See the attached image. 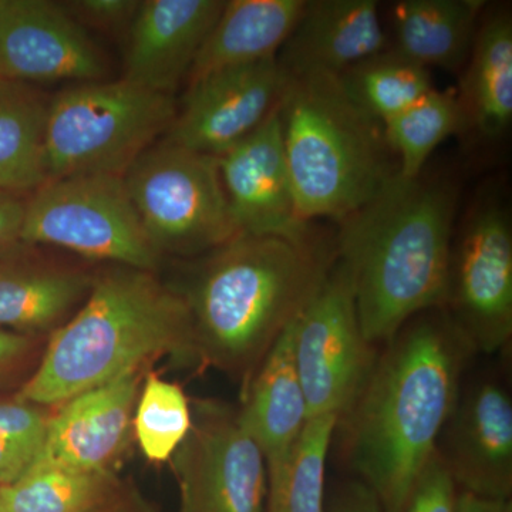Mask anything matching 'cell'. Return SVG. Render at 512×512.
Segmentation results:
<instances>
[{
    "mask_svg": "<svg viewBox=\"0 0 512 512\" xmlns=\"http://www.w3.org/2000/svg\"><path fill=\"white\" fill-rule=\"evenodd\" d=\"M443 309L414 316L380 346L362 392L336 424L343 463L400 512L421 468L437 450L476 357Z\"/></svg>",
    "mask_w": 512,
    "mask_h": 512,
    "instance_id": "6da1fadb",
    "label": "cell"
},
{
    "mask_svg": "<svg viewBox=\"0 0 512 512\" xmlns=\"http://www.w3.org/2000/svg\"><path fill=\"white\" fill-rule=\"evenodd\" d=\"M456 190L446 181L396 174L340 222L336 258L348 275L360 326L383 346L420 313L443 309Z\"/></svg>",
    "mask_w": 512,
    "mask_h": 512,
    "instance_id": "7a4b0ae2",
    "label": "cell"
},
{
    "mask_svg": "<svg viewBox=\"0 0 512 512\" xmlns=\"http://www.w3.org/2000/svg\"><path fill=\"white\" fill-rule=\"evenodd\" d=\"M336 261L315 238L239 235L204 255L181 295L197 362L247 383L299 318Z\"/></svg>",
    "mask_w": 512,
    "mask_h": 512,
    "instance_id": "3957f363",
    "label": "cell"
},
{
    "mask_svg": "<svg viewBox=\"0 0 512 512\" xmlns=\"http://www.w3.org/2000/svg\"><path fill=\"white\" fill-rule=\"evenodd\" d=\"M161 355L197 360L187 302L154 272L116 266L94 276L82 308L53 332L16 399L62 404Z\"/></svg>",
    "mask_w": 512,
    "mask_h": 512,
    "instance_id": "277c9868",
    "label": "cell"
},
{
    "mask_svg": "<svg viewBox=\"0 0 512 512\" xmlns=\"http://www.w3.org/2000/svg\"><path fill=\"white\" fill-rule=\"evenodd\" d=\"M278 117L296 207L308 224L346 220L396 174L379 121L357 109L338 76H289Z\"/></svg>",
    "mask_w": 512,
    "mask_h": 512,
    "instance_id": "5b68a950",
    "label": "cell"
},
{
    "mask_svg": "<svg viewBox=\"0 0 512 512\" xmlns=\"http://www.w3.org/2000/svg\"><path fill=\"white\" fill-rule=\"evenodd\" d=\"M174 96L126 79L72 84L50 99L46 156L50 180L77 174L124 175L167 134Z\"/></svg>",
    "mask_w": 512,
    "mask_h": 512,
    "instance_id": "8992f818",
    "label": "cell"
},
{
    "mask_svg": "<svg viewBox=\"0 0 512 512\" xmlns=\"http://www.w3.org/2000/svg\"><path fill=\"white\" fill-rule=\"evenodd\" d=\"M123 178L144 232L160 255L204 256L242 235L217 157L163 138Z\"/></svg>",
    "mask_w": 512,
    "mask_h": 512,
    "instance_id": "52a82bcc",
    "label": "cell"
},
{
    "mask_svg": "<svg viewBox=\"0 0 512 512\" xmlns=\"http://www.w3.org/2000/svg\"><path fill=\"white\" fill-rule=\"evenodd\" d=\"M19 241L151 272L161 258L144 232L123 175L77 174L47 181L26 201Z\"/></svg>",
    "mask_w": 512,
    "mask_h": 512,
    "instance_id": "ba28073f",
    "label": "cell"
},
{
    "mask_svg": "<svg viewBox=\"0 0 512 512\" xmlns=\"http://www.w3.org/2000/svg\"><path fill=\"white\" fill-rule=\"evenodd\" d=\"M443 311L476 355H495L512 339V228L494 195L468 214L451 248Z\"/></svg>",
    "mask_w": 512,
    "mask_h": 512,
    "instance_id": "9c48e42d",
    "label": "cell"
},
{
    "mask_svg": "<svg viewBox=\"0 0 512 512\" xmlns=\"http://www.w3.org/2000/svg\"><path fill=\"white\" fill-rule=\"evenodd\" d=\"M380 346L365 338L345 269L336 258L295 322L296 369L309 419L343 416L362 392Z\"/></svg>",
    "mask_w": 512,
    "mask_h": 512,
    "instance_id": "30bf717a",
    "label": "cell"
},
{
    "mask_svg": "<svg viewBox=\"0 0 512 512\" xmlns=\"http://www.w3.org/2000/svg\"><path fill=\"white\" fill-rule=\"evenodd\" d=\"M173 464L180 512H265L268 467L238 409L198 404Z\"/></svg>",
    "mask_w": 512,
    "mask_h": 512,
    "instance_id": "8fae6325",
    "label": "cell"
},
{
    "mask_svg": "<svg viewBox=\"0 0 512 512\" xmlns=\"http://www.w3.org/2000/svg\"><path fill=\"white\" fill-rule=\"evenodd\" d=\"M288 82L278 57L202 76L188 83L164 140L220 157L268 119Z\"/></svg>",
    "mask_w": 512,
    "mask_h": 512,
    "instance_id": "7c38bea8",
    "label": "cell"
},
{
    "mask_svg": "<svg viewBox=\"0 0 512 512\" xmlns=\"http://www.w3.org/2000/svg\"><path fill=\"white\" fill-rule=\"evenodd\" d=\"M109 63L82 23L47 0H0V79L26 84L106 80Z\"/></svg>",
    "mask_w": 512,
    "mask_h": 512,
    "instance_id": "4fadbf2b",
    "label": "cell"
},
{
    "mask_svg": "<svg viewBox=\"0 0 512 512\" xmlns=\"http://www.w3.org/2000/svg\"><path fill=\"white\" fill-rule=\"evenodd\" d=\"M437 453L461 493L511 500L512 396L500 376L463 380Z\"/></svg>",
    "mask_w": 512,
    "mask_h": 512,
    "instance_id": "5bb4252c",
    "label": "cell"
},
{
    "mask_svg": "<svg viewBox=\"0 0 512 512\" xmlns=\"http://www.w3.org/2000/svg\"><path fill=\"white\" fill-rule=\"evenodd\" d=\"M217 158L229 208L241 234L291 241L315 238L296 207L278 107L261 126Z\"/></svg>",
    "mask_w": 512,
    "mask_h": 512,
    "instance_id": "9a60e30c",
    "label": "cell"
},
{
    "mask_svg": "<svg viewBox=\"0 0 512 512\" xmlns=\"http://www.w3.org/2000/svg\"><path fill=\"white\" fill-rule=\"evenodd\" d=\"M224 5L222 0L141 2L128 28L123 79L174 96Z\"/></svg>",
    "mask_w": 512,
    "mask_h": 512,
    "instance_id": "2e32d148",
    "label": "cell"
},
{
    "mask_svg": "<svg viewBox=\"0 0 512 512\" xmlns=\"http://www.w3.org/2000/svg\"><path fill=\"white\" fill-rule=\"evenodd\" d=\"M140 372L127 373L60 404L55 416L49 417L45 443L32 466L110 471L133 427Z\"/></svg>",
    "mask_w": 512,
    "mask_h": 512,
    "instance_id": "e0dca14e",
    "label": "cell"
},
{
    "mask_svg": "<svg viewBox=\"0 0 512 512\" xmlns=\"http://www.w3.org/2000/svg\"><path fill=\"white\" fill-rule=\"evenodd\" d=\"M387 49L375 0H311L278 55L289 76L343 72Z\"/></svg>",
    "mask_w": 512,
    "mask_h": 512,
    "instance_id": "ac0fdd59",
    "label": "cell"
},
{
    "mask_svg": "<svg viewBox=\"0 0 512 512\" xmlns=\"http://www.w3.org/2000/svg\"><path fill=\"white\" fill-rule=\"evenodd\" d=\"M295 322L244 384L238 409L239 420L264 454L268 477L288 464L309 421L293 353Z\"/></svg>",
    "mask_w": 512,
    "mask_h": 512,
    "instance_id": "d6986e66",
    "label": "cell"
},
{
    "mask_svg": "<svg viewBox=\"0 0 512 512\" xmlns=\"http://www.w3.org/2000/svg\"><path fill=\"white\" fill-rule=\"evenodd\" d=\"M29 248L18 241L0 249V329L40 332L60 325L92 289L87 272Z\"/></svg>",
    "mask_w": 512,
    "mask_h": 512,
    "instance_id": "ffe728a7",
    "label": "cell"
},
{
    "mask_svg": "<svg viewBox=\"0 0 512 512\" xmlns=\"http://www.w3.org/2000/svg\"><path fill=\"white\" fill-rule=\"evenodd\" d=\"M305 0H229L192 64L188 83L229 67L278 57Z\"/></svg>",
    "mask_w": 512,
    "mask_h": 512,
    "instance_id": "44dd1931",
    "label": "cell"
},
{
    "mask_svg": "<svg viewBox=\"0 0 512 512\" xmlns=\"http://www.w3.org/2000/svg\"><path fill=\"white\" fill-rule=\"evenodd\" d=\"M481 0H403L394 6L392 50L424 69L457 73L476 39Z\"/></svg>",
    "mask_w": 512,
    "mask_h": 512,
    "instance_id": "7402d4cb",
    "label": "cell"
},
{
    "mask_svg": "<svg viewBox=\"0 0 512 512\" xmlns=\"http://www.w3.org/2000/svg\"><path fill=\"white\" fill-rule=\"evenodd\" d=\"M466 67L458 97L468 127L484 137H500L512 120V19L507 10H493L480 22Z\"/></svg>",
    "mask_w": 512,
    "mask_h": 512,
    "instance_id": "603a6c76",
    "label": "cell"
},
{
    "mask_svg": "<svg viewBox=\"0 0 512 512\" xmlns=\"http://www.w3.org/2000/svg\"><path fill=\"white\" fill-rule=\"evenodd\" d=\"M49 97L0 79V190L35 192L50 180L46 156Z\"/></svg>",
    "mask_w": 512,
    "mask_h": 512,
    "instance_id": "cb8c5ba5",
    "label": "cell"
},
{
    "mask_svg": "<svg viewBox=\"0 0 512 512\" xmlns=\"http://www.w3.org/2000/svg\"><path fill=\"white\" fill-rule=\"evenodd\" d=\"M111 471L32 466L0 485V512H92L116 495Z\"/></svg>",
    "mask_w": 512,
    "mask_h": 512,
    "instance_id": "d4e9b609",
    "label": "cell"
},
{
    "mask_svg": "<svg viewBox=\"0 0 512 512\" xmlns=\"http://www.w3.org/2000/svg\"><path fill=\"white\" fill-rule=\"evenodd\" d=\"M467 127L466 111L453 90L433 89L393 119L384 121V141L399 158L397 175L404 180L420 177L434 150Z\"/></svg>",
    "mask_w": 512,
    "mask_h": 512,
    "instance_id": "484cf974",
    "label": "cell"
},
{
    "mask_svg": "<svg viewBox=\"0 0 512 512\" xmlns=\"http://www.w3.org/2000/svg\"><path fill=\"white\" fill-rule=\"evenodd\" d=\"M338 77L357 109L382 124L434 89L430 70L392 49L362 60Z\"/></svg>",
    "mask_w": 512,
    "mask_h": 512,
    "instance_id": "4316f807",
    "label": "cell"
},
{
    "mask_svg": "<svg viewBox=\"0 0 512 512\" xmlns=\"http://www.w3.org/2000/svg\"><path fill=\"white\" fill-rule=\"evenodd\" d=\"M338 417L309 419L288 464L268 477L265 512H326V463Z\"/></svg>",
    "mask_w": 512,
    "mask_h": 512,
    "instance_id": "83f0119b",
    "label": "cell"
},
{
    "mask_svg": "<svg viewBox=\"0 0 512 512\" xmlns=\"http://www.w3.org/2000/svg\"><path fill=\"white\" fill-rule=\"evenodd\" d=\"M191 426L192 410L184 390L156 373H148L133 416L138 446L147 460H171L187 439Z\"/></svg>",
    "mask_w": 512,
    "mask_h": 512,
    "instance_id": "f1b7e54d",
    "label": "cell"
},
{
    "mask_svg": "<svg viewBox=\"0 0 512 512\" xmlns=\"http://www.w3.org/2000/svg\"><path fill=\"white\" fill-rule=\"evenodd\" d=\"M46 416L22 400L0 402V485L12 484L35 463L46 439Z\"/></svg>",
    "mask_w": 512,
    "mask_h": 512,
    "instance_id": "f546056e",
    "label": "cell"
},
{
    "mask_svg": "<svg viewBox=\"0 0 512 512\" xmlns=\"http://www.w3.org/2000/svg\"><path fill=\"white\" fill-rule=\"evenodd\" d=\"M460 493L436 450L414 480L400 512H457Z\"/></svg>",
    "mask_w": 512,
    "mask_h": 512,
    "instance_id": "4dcf8cb0",
    "label": "cell"
},
{
    "mask_svg": "<svg viewBox=\"0 0 512 512\" xmlns=\"http://www.w3.org/2000/svg\"><path fill=\"white\" fill-rule=\"evenodd\" d=\"M140 3L137 0H79L67 3L64 6L72 12L73 18L80 22L90 23L104 30L130 28L131 22L136 18Z\"/></svg>",
    "mask_w": 512,
    "mask_h": 512,
    "instance_id": "1f68e13d",
    "label": "cell"
},
{
    "mask_svg": "<svg viewBox=\"0 0 512 512\" xmlns=\"http://www.w3.org/2000/svg\"><path fill=\"white\" fill-rule=\"evenodd\" d=\"M328 512H384L375 493L360 481H346L336 488L328 505Z\"/></svg>",
    "mask_w": 512,
    "mask_h": 512,
    "instance_id": "d6a6232c",
    "label": "cell"
},
{
    "mask_svg": "<svg viewBox=\"0 0 512 512\" xmlns=\"http://www.w3.org/2000/svg\"><path fill=\"white\" fill-rule=\"evenodd\" d=\"M26 201L16 192L0 190V249L19 241Z\"/></svg>",
    "mask_w": 512,
    "mask_h": 512,
    "instance_id": "836d02e7",
    "label": "cell"
},
{
    "mask_svg": "<svg viewBox=\"0 0 512 512\" xmlns=\"http://www.w3.org/2000/svg\"><path fill=\"white\" fill-rule=\"evenodd\" d=\"M30 340L23 333L0 329V375L28 353Z\"/></svg>",
    "mask_w": 512,
    "mask_h": 512,
    "instance_id": "e575fe53",
    "label": "cell"
},
{
    "mask_svg": "<svg viewBox=\"0 0 512 512\" xmlns=\"http://www.w3.org/2000/svg\"><path fill=\"white\" fill-rule=\"evenodd\" d=\"M457 512H512V501L490 500V498L460 493Z\"/></svg>",
    "mask_w": 512,
    "mask_h": 512,
    "instance_id": "d590c367",
    "label": "cell"
},
{
    "mask_svg": "<svg viewBox=\"0 0 512 512\" xmlns=\"http://www.w3.org/2000/svg\"><path fill=\"white\" fill-rule=\"evenodd\" d=\"M92 512H146L144 508L141 507L140 501L133 500V498H117V495H114L113 498H110L107 503L100 505L96 510Z\"/></svg>",
    "mask_w": 512,
    "mask_h": 512,
    "instance_id": "8d00e7d4",
    "label": "cell"
}]
</instances>
